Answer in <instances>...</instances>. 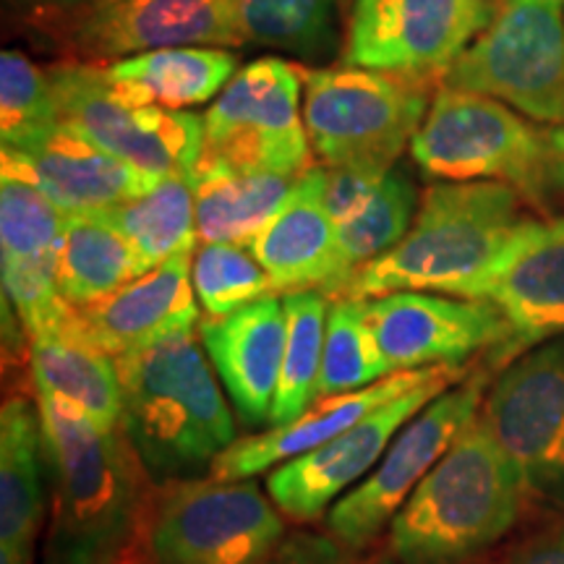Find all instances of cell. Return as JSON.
<instances>
[{"label":"cell","mask_w":564,"mask_h":564,"mask_svg":"<svg viewBox=\"0 0 564 564\" xmlns=\"http://www.w3.org/2000/svg\"><path fill=\"white\" fill-rule=\"evenodd\" d=\"M419 192H415L411 175L403 167L394 165L384 175L382 186L371 196V202L337 228L335 246V278L329 285L327 299H340L345 285L364 270L366 264L377 262L387 251L394 249L411 230L419 207Z\"/></svg>","instance_id":"cell-29"},{"label":"cell","mask_w":564,"mask_h":564,"mask_svg":"<svg viewBox=\"0 0 564 564\" xmlns=\"http://www.w3.org/2000/svg\"><path fill=\"white\" fill-rule=\"evenodd\" d=\"M285 514L253 478L154 484L133 554L141 564H270Z\"/></svg>","instance_id":"cell-6"},{"label":"cell","mask_w":564,"mask_h":564,"mask_svg":"<svg viewBox=\"0 0 564 564\" xmlns=\"http://www.w3.org/2000/svg\"><path fill=\"white\" fill-rule=\"evenodd\" d=\"M121 429L152 484L202 478L238 442L228 394L194 329L116 358Z\"/></svg>","instance_id":"cell-2"},{"label":"cell","mask_w":564,"mask_h":564,"mask_svg":"<svg viewBox=\"0 0 564 564\" xmlns=\"http://www.w3.org/2000/svg\"><path fill=\"white\" fill-rule=\"evenodd\" d=\"M390 171L371 167H322V202L337 228L361 212Z\"/></svg>","instance_id":"cell-37"},{"label":"cell","mask_w":564,"mask_h":564,"mask_svg":"<svg viewBox=\"0 0 564 564\" xmlns=\"http://www.w3.org/2000/svg\"><path fill=\"white\" fill-rule=\"evenodd\" d=\"M102 215L129 241L139 274L178 253L194 251L199 241L194 186L186 175H165L150 192L105 209Z\"/></svg>","instance_id":"cell-27"},{"label":"cell","mask_w":564,"mask_h":564,"mask_svg":"<svg viewBox=\"0 0 564 564\" xmlns=\"http://www.w3.org/2000/svg\"><path fill=\"white\" fill-rule=\"evenodd\" d=\"M303 123L324 167L392 171L432 108V84L356 66L303 70Z\"/></svg>","instance_id":"cell-7"},{"label":"cell","mask_w":564,"mask_h":564,"mask_svg":"<svg viewBox=\"0 0 564 564\" xmlns=\"http://www.w3.org/2000/svg\"><path fill=\"white\" fill-rule=\"evenodd\" d=\"M34 398L53 489L42 564H123L150 505V474L123 429H100L53 394Z\"/></svg>","instance_id":"cell-1"},{"label":"cell","mask_w":564,"mask_h":564,"mask_svg":"<svg viewBox=\"0 0 564 564\" xmlns=\"http://www.w3.org/2000/svg\"><path fill=\"white\" fill-rule=\"evenodd\" d=\"M411 154L434 178L502 183L541 209L564 199V126L478 91L436 89Z\"/></svg>","instance_id":"cell-5"},{"label":"cell","mask_w":564,"mask_h":564,"mask_svg":"<svg viewBox=\"0 0 564 564\" xmlns=\"http://www.w3.org/2000/svg\"><path fill=\"white\" fill-rule=\"evenodd\" d=\"M394 373L373 335L366 301L335 299L329 303L327 335L319 377V398L366 390Z\"/></svg>","instance_id":"cell-32"},{"label":"cell","mask_w":564,"mask_h":564,"mask_svg":"<svg viewBox=\"0 0 564 564\" xmlns=\"http://www.w3.org/2000/svg\"><path fill=\"white\" fill-rule=\"evenodd\" d=\"M491 564H564V518L531 533Z\"/></svg>","instance_id":"cell-39"},{"label":"cell","mask_w":564,"mask_h":564,"mask_svg":"<svg viewBox=\"0 0 564 564\" xmlns=\"http://www.w3.org/2000/svg\"><path fill=\"white\" fill-rule=\"evenodd\" d=\"M270 564H400L387 552H366V549H350L333 539V535H293L282 541L278 554Z\"/></svg>","instance_id":"cell-38"},{"label":"cell","mask_w":564,"mask_h":564,"mask_svg":"<svg viewBox=\"0 0 564 564\" xmlns=\"http://www.w3.org/2000/svg\"><path fill=\"white\" fill-rule=\"evenodd\" d=\"M303 68L259 58L238 68L204 112V162L236 171L303 175L314 150L301 112Z\"/></svg>","instance_id":"cell-10"},{"label":"cell","mask_w":564,"mask_h":564,"mask_svg":"<svg viewBox=\"0 0 564 564\" xmlns=\"http://www.w3.org/2000/svg\"><path fill=\"white\" fill-rule=\"evenodd\" d=\"M366 316L392 371L465 366L484 350H518L512 324L489 301L421 291L366 299Z\"/></svg>","instance_id":"cell-16"},{"label":"cell","mask_w":564,"mask_h":564,"mask_svg":"<svg viewBox=\"0 0 564 564\" xmlns=\"http://www.w3.org/2000/svg\"><path fill=\"white\" fill-rule=\"evenodd\" d=\"M489 377L474 373L444 390L394 434L377 468L324 514V528L350 549H369L423 478L481 413Z\"/></svg>","instance_id":"cell-11"},{"label":"cell","mask_w":564,"mask_h":564,"mask_svg":"<svg viewBox=\"0 0 564 564\" xmlns=\"http://www.w3.org/2000/svg\"><path fill=\"white\" fill-rule=\"evenodd\" d=\"M192 285L204 316H212V319L280 293L270 272L243 243L196 246L192 259Z\"/></svg>","instance_id":"cell-33"},{"label":"cell","mask_w":564,"mask_h":564,"mask_svg":"<svg viewBox=\"0 0 564 564\" xmlns=\"http://www.w3.org/2000/svg\"><path fill=\"white\" fill-rule=\"evenodd\" d=\"M194 251L139 274L105 299L79 308L84 335L112 358L162 337L196 329L199 301L192 285Z\"/></svg>","instance_id":"cell-19"},{"label":"cell","mask_w":564,"mask_h":564,"mask_svg":"<svg viewBox=\"0 0 564 564\" xmlns=\"http://www.w3.org/2000/svg\"><path fill=\"white\" fill-rule=\"evenodd\" d=\"M465 373V366H444L429 382L377 408L333 442L272 468L264 486L272 502L293 523H314L324 518L343 494L377 468L394 434Z\"/></svg>","instance_id":"cell-15"},{"label":"cell","mask_w":564,"mask_h":564,"mask_svg":"<svg viewBox=\"0 0 564 564\" xmlns=\"http://www.w3.org/2000/svg\"><path fill=\"white\" fill-rule=\"evenodd\" d=\"M0 162L3 175H19L34 183L66 215H91L118 207L165 178L105 152L63 121L3 144Z\"/></svg>","instance_id":"cell-17"},{"label":"cell","mask_w":564,"mask_h":564,"mask_svg":"<svg viewBox=\"0 0 564 564\" xmlns=\"http://www.w3.org/2000/svg\"><path fill=\"white\" fill-rule=\"evenodd\" d=\"M26 21L63 63L79 66H108L162 47L241 45L232 0H102Z\"/></svg>","instance_id":"cell-9"},{"label":"cell","mask_w":564,"mask_h":564,"mask_svg":"<svg viewBox=\"0 0 564 564\" xmlns=\"http://www.w3.org/2000/svg\"><path fill=\"white\" fill-rule=\"evenodd\" d=\"M61 123L47 68H40L24 53L0 55V137L3 144Z\"/></svg>","instance_id":"cell-36"},{"label":"cell","mask_w":564,"mask_h":564,"mask_svg":"<svg viewBox=\"0 0 564 564\" xmlns=\"http://www.w3.org/2000/svg\"><path fill=\"white\" fill-rule=\"evenodd\" d=\"M47 74L63 123L139 171L192 178L204 150L202 116L123 100L97 66L58 63Z\"/></svg>","instance_id":"cell-13"},{"label":"cell","mask_w":564,"mask_h":564,"mask_svg":"<svg viewBox=\"0 0 564 564\" xmlns=\"http://www.w3.org/2000/svg\"><path fill=\"white\" fill-rule=\"evenodd\" d=\"M301 175L236 171L217 162H196L192 173L196 232L202 243H243L278 215Z\"/></svg>","instance_id":"cell-26"},{"label":"cell","mask_w":564,"mask_h":564,"mask_svg":"<svg viewBox=\"0 0 564 564\" xmlns=\"http://www.w3.org/2000/svg\"><path fill=\"white\" fill-rule=\"evenodd\" d=\"M442 87L478 91L533 121L564 126V0H497Z\"/></svg>","instance_id":"cell-8"},{"label":"cell","mask_w":564,"mask_h":564,"mask_svg":"<svg viewBox=\"0 0 564 564\" xmlns=\"http://www.w3.org/2000/svg\"><path fill=\"white\" fill-rule=\"evenodd\" d=\"M133 278H139L133 249L102 212L68 215L58 259V285L70 306H89Z\"/></svg>","instance_id":"cell-28"},{"label":"cell","mask_w":564,"mask_h":564,"mask_svg":"<svg viewBox=\"0 0 564 564\" xmlns=\"http://www.w3.org/2000/svg\"><path fill=\"white\" fill-rule=\"evenodd\" d=\"M525 502L510 457L476 419L394 514L387 549L400 564H474L512 531Z\"/></svg>","instance_id":"cell-4"},{"label":"cell","mask_w":564,"mask_h":564,"mask_svg":"<svg viewBox=\"0 0 564 564\" xmlns=\"http://www.w3.org/2000/svg\"><path fill=\"white\" fill-rule=\"evenodd\" d=\"M523 196L494 181H442L421 196L408 236L352 278L340 299L421 291L478 299L528 217Z\"/></svg>","instance_id":"cell-3"},{"label":"cell","mask_w":564,"mask_h":564,"mask_svg":"<svg viewBox=\"0 0 564 564\" xmlns=\"http://www.w3.org/2000/svg\"><path fill=\"white\" fill-rule=\"evenodd\" d=\"M497 0H356L345 66L434 84L494 17Z\"/></svg>","instance_id":"cell-14"},{"label":"cell","mask_w":564,"mask_h":564,"mask_svg":"<svg viewBox=\"0 0 564 564\" xmlns=\"http://www.w3.org/2000/svg\"><path fill=\"white\" fill-rule=\"evenodd\" d=\"M45 474L37 398L13 394L0 411V564H32L45 510Z\"/></svg>","instance_id":"cell-23"},{"label":"cell","mask_w":564,"mask_h":564,"mask_svg":"<svg viewBox=\"0 0 564 564\" xmlns=\"http://www.w3.org/2000/svg\"><path fill=\"white\" fill-rule=\"evenodd\" d=\"M478 419L510 457L525 497L564 510V337L507 366Z\"/></svg>","instance_id":"cell-12"},{"label":"cell","mask_w":564,"mask_h":564,"mask_svg":"<svg viewBox=\"0 0 564 564\" xmlns=\"http://www.w3.org/2000/svg\"><path fill=\"white\" fill-rule=\"evenodd\" d=\"M17 9H21L30 17H45V13H66V11H79L87 6L102 3V0H11Z\"/></svg>","instance_id":"cell-40"},{"label":"cell","mask_w":564,"mask_h":564,"mask_svg":"<svg viewBox=\"0 0 564 564\" xmlns=\"http://www.w3.org/2000/svg\"><path fill=\"white\" fill-rule=\"evenodd\" d=\"M288 312V340L282 358L280 387L270 426H285L319 400V377L327 335L329 299L322 291L282 293Z\"/></svg>","instance_id":"cell-31"},{"label":"cell","mask_w":564,"mask_h":564,"mask_svg":"<svg viewBox=\"0 0 564 564\" xmlns=\"http://www.w3.org/2000/svg\"><path fill=\"white\" fill-rule=\"evenodd\" d=\"M68 215L34 183L0 178V257L58 259Z\"/></svg>","instance_id":"cell-34"},{"label":"cell","mask_w":564,"mask_h":564,"mask_svg":"<svg viewBox=\"0 0 564 564\" xmlns=\"http://www.w3.org/2000/svg\"><path fill=\"white\" fill-rule=\"evenodd\" d=\"M337 225L322 202V167L303 173L278 215L249 241L280 293L322 291L335 278Z\"/></svg>","instance_id":"cell-22"},{"label":"cell","mask_w":564,"mask_h":564,"mask_svg":"<svg viewBox=\"0 0 564 564\" xmlns=\"http://www.w3.org/2000/svg\"><path fill=\"white\" fill-rule=\"evenodd\" d=\"M340 3H345V0H340Z\"/></svg>","instance_id":"cell-41"},{"label":"cell","mask_w":564,"mask_h":564,"mask_svg":"<svg viewBox=\"0 0 564 564\" xmlns=\"http://www.w3.org/2000/svg\"><path fill=\"white\" fill-rule=\"evenodd\" d=\"M30 371L34 392L53 394L74 405L100 429H121L123 390L116 358L76 333L30 337Z\"/></svg>","instance_id":"cell-25"},{"label":"cell","mask_w":564,"mask_h":564,"mask_svg":"<svg viewBox=\"0 0 564 564\" xmlns=\"http://www.w3.org/2000/svg\"><path fill=\"white\" fill-rule=\"evenodd\" d=\"M58 259H3L6 301L30 337L82 329L79 308L61 293Z\"/></svg>","instance_id":"cell-35"},{"label":"cell","mask_w":564,"mask_h":564,"mask_svg":"<svg viewBox=\"0 0 564 564\" xmlns=\"http://www.w3.org/2000/svg\"><path fill=\"white\" fill-rule=\"evenodd\" d=\"M476 301H489L507 316L520 348L564 335V217L528 220Z\"/></svg>","instance_id":"cell-20"},{"label":"cell","mask_w":564,"mask_h":564,"mask_svg":"<svg viewBox=\"0 0 564 564\" xmlns=\"http://www.w3.org/2000/svg\"><path fill=\"white\" fill-rule=\"evenodd\" d=\"M442 369L444 366L394 371L382 382L366 387V390L335 394V398H319L301 419L238 440L230 449H225L217 457L209 474L217 478H253L264 474V470L278 468V465L293 460V457H301L322 447V444L333 442L335 436L348 432L350 426H356L358 421H364L377 408L429 382Z\"/></svg>","instance_id":"cell-21"},{"label":"cell","mask_w":564,"mask_h":564,"mask_svg":"<svg viewBox=\"0 0 564 564\" xmlns=\"http://www.w3.org/2000/svg\"><path fill=\"white\" fill-rule=\"evenodd\" d=\"M199 340L246 426L270 423L288 340L282 295L249 303L228 316L199 322Z\"/></svg>","instance_id":"cell-18"},{"label":"cell","mask_w":564,"mask_h":564,"mask_svg":"<svg viewBox=\"0 0 564 564\" xmlns=\"http://www.w3.org/2000/svg\"><path fill=\"white\" fill-rule=\"evenodd\" d=\"M97 68L123 100L183 110L220 95L238 74V55L225 47H162Z\"/></svg>","instance_id":"cell-24"},{"label":"cell","mask_w":564,"mask_h":564,"mask_svg":"<svg viewBox=\"0 0 564 564\" xmlns=\"http://www.w3.org/2000/svg\"><path fill=\"white\" fill-rule=\"evenodd\" d=\"M340 0H232L241 45L319 61L335 53Z\"/></svg>","instance_id":"cell-30"}]
</instances>
